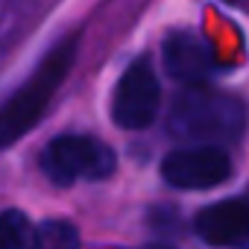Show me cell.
I'll return each instance as SVG.
<instances>
[{
	"instance_id": "obj_1",
	"label": "cell",
	"mask_w": 249,
	"mask_h": 249,
	"mask_svg": "<svg viewBox=\"0 0 249 249\" xmlns=\"http://www.w3.org/2000/svg\"><path fill=\"white\" fill-rule=\"evenodd\" d=\"M170 135L191 141L196 147H217L234 141L246 126V108L229 94L208 91L205 85L179 94L170 108Z\"/></svg>"
},
{
	"instance_id": "obj_2",
	"label": "cell",
	"mask_w": 249,
	"mask_h": 249,
	"mask_svg": "<svg viewBox=\"0 0 249 249\" xmlns=\"http://www.w3.org/2000/svg\"><path fill=\"white\" fill-rule=\"evenodd\" d=\"M73 53H76V38H62L36 68V73L27 79V85H21L0 108V150L9 147L12 141H18L24 132H30L38 117L47 111L56 88L62 85V79L68 76L71 65H73Z\"/></svg>"
},
{
	"instance_id": "obj_3",
	"label": "cell",
	"mask_w": 249,
	"mask_h": 249,
	"mask_svg": "<svg viewBox=\"0 0 249 249\" xmlns=\"http://www.w3.org/2000/svg\"><path fill=\"white\" fill-rule=\"evenodd\" d=\"M117 159L111 147L88 135H59L41 153V170L56 185L97 182L111 176Z\"/></svg>"
},
{
	"instance_id": "obj_4",
	"label": "cell",
	"mask_w": 249,
	"mask_h": 249,
	"mask_svg": "<svg viewBox=\"0 0 249 249\" xmlns=\"http://www.w3.org/2000/svg\"><path fill=\"white\" fill-rule=\"evenodd\" d=\"M159 106H161V88H159L156 71L147 59H135L117 82L111 117L120 129L141 132L156 120Z\"/></svg>"
},
{
	"instance_id": "obj_5",
	"label": "cell",
	"mask_w": 249,
	"mask_h": 249,
	"mask_svg": "<svg viewBox=\"0 0 249 249\" xmlns=\"http://www.w3.org/2000/svg\"><path fill=\"white\" fill-rule=\"evenodd\" d=\"M231 173V161L220 147H182L170 153L161 164V176L167 185L182 191H205L226 182Z\"/></svg>"
},
{
	"instance_id": "obj_6",
	"label": "cell",
	"mask_w": 249,
	"mask_h": 249,
	"mask_svg": "<svg viewBox=\"0 0 249 249\" xmlns=\"http://www.w3.org/2000/svg\"><path fill=\"white\" fill-rule=\"evenodd\" d=\"M196 234L211 246L246 249L249 246V199H226L199 211Z\"/></svg>"
},
{
	"instance_id": "obj_7",
	"label": "cell",
	"mask_w": 249,
	"mask_h": 249,
	"mask_svg": "<svg viewBox=\"0 0 249 249\" xmlns=\"http://www.w3.org/2000/svg\"><path fill=\"white\" fill-rule=\"evenodd\" d=\"M161 53H164L167 76H173L176 82H182L188 88L205 85V79L214 71V62H211L205 41H199L194 33H173L164 41Z\"/></svg>"
},
{
	"instance_id": "obj_8",
	"label": "cell",
	"mask_w": 249,
	"mask_h": 249,
	"mask_svg": "<svg viewBox=\"0 0 249 249\" xmlns=\"http://www.w3.org/2000/svg\"><path fill=\"white\" fill-rule=\"evenodd\" d=\"M36 226L24 211H3L0 214V249H33Z\"/></svg>"
},
{
	"instance_id": "obj_9",
	"label": "cell",
	"mask_w": 249,
	"mask_h": 249,
	"mask_svg": "<svg viewBox=\"0 0 249 249\" xmlns=\"http://www.w3.org/2000/svg\"><path fill=\"white\" fill-rule=\"evenodd\" d=\"M33 249H79V231L68 220H47L36 229Z\"/></svg>"
}]
</instances>
